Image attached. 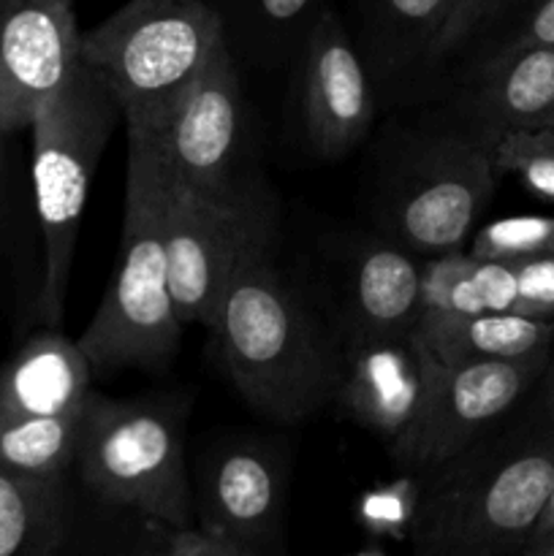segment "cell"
<instances>
[{"label":"cell","mask_w":554,"mask_h":556,"mask_svg":"<svg viewBox=\"0 0 554 556\" xmlns=\"http://www.w3.org/2000/svg\"><path fill=\"white\" fill-rule=\"evenodd\" d=\"M210 331L231 383L272 421L297 424L340 394L345 369L335 345L272 258L237 271Z\"/></svg>","instance_id":"obj_1"},{"label":"cell","mask_w":554,"mask_h":556,"mask_svg":"<svg viewBox=\"0 0 554 556\" xmlns=\"http://www.w3.org/2000/svg\"><path fill=\"white\" fill-rule=\"evenodd\" d=\"M427 472L411 556L519 554L554 489V432L511 445L481 438Z\"/></svg>","instance_id":"obj_2"},{"label":"cell","mask_w":554,"mask_h":556,"mask_svg":"<svg viewBox=\"0 0 554 556\" xmlns=\"http://www.w3.org/2000/svg\"><path fill=\"white\" fill-rule=\"evenodd\" d=\"M182 329L168 282L166 179L147 134L128 130L117 269L76 342L92 375H114L166 364L177 353Z\"/></svg>","instance_id":"obj_3"},{"label":"cell","mask_w":554,"mask_h":556,"mask_svg":"<svg viewBox=\"0 0 554 556\" xmlns=\"http://www.w3.org/2000/svg\"><path fill=\"white\" fill-rule=\"evenodd\" d=\"M123 119L117 96L85 58L30 125V190L41 233L38 320L58 329L92 174Z\"/></svg>","instance_id":"obj_4"},{"label":"cell","mask_w":554,"mask_h":556,"mask_svg":"<svg viewBox=\"0 0 554 556\" xmlns=\"http://www.w3.org/2000/svg\"><path fill=\"white\" fill-rule=\"evenodd\" d=\"M221 20L206 0H128L81 33V58L106 79L125 130L155 134L217 49Z\"/></svg>","instance_id":"obj_5"},{"label":"cell","mask_w":554,"mask_h":556,"mask_svg":"<svg viewBox=\"0 0 554 556\" xmlns=\"http://www.w3.org/2000/svg\"><path fill=\"white\" fill-rule=\"evenodd\" d=\"M74 467L103 503L136 510L166 530L193 521L182 434L166 407L92 391Z\"/></svg>","instance_id":"obj_6"},{"label":"cell","mask_w":554,"mask_h":556,"mask_svg":"<svg viewBox=\"0 0 554 556\" xmlns=\"http://www.w3.org/2000/svg\"><path fill=\"white\" fill-rule=\"evenodd\" d=\"M163 168V166H161ZM166 179V253L174 307L182 326H210L212 313L239 269L269 258L275 204L269 190L210 199Z\"/></svg>","instance_id":"obj_7"},{"label":"cell","mask_w":554,"mask_h":556,"mask_svg":"<svg viewBox=\"0 0 554 556\" xmlns=\"http://www.w3.org/2000/svg\"><path fill=\"white\" fill-rule=\"evenodd\" d=\"M546 364L549 351L525 358H435L416 418L391 443L394 459L402 467L427 472L459 456L521 400L546 372Z\"/></svg>","instance_id":"obj_8"},{"label":"cell","mask_w":554,"mask_h":556,"mask_svg":"<svg viewBox=\"0 0 554 556\" xmlns=\"http://www.w3.org/2000/svg\"><path fill=\"white\" fill-rule=\"evenodd\" d=\"M244 130L239 68L226 43L147 139L174 185L226 199L259 182L244 168Z\"/></svg>","instance_id":"obj_9"},{"label":"cell","mask_w":554,"mask_h":556,"mask_svg":"<svg viewBox=\"0 0 554 556\" xmlns=\"http://www.w3.org/2000/svg\"><path fill=\"white\" fill-rule=\"evenodd\" d=\"M492 150L478 136L435 141L413 161L391 204L396 242L416 255L459 253L494 193Z\"/></svg>","instance_id":"obj_10"},{"label":"cell","mask_w":554,"mask_h":556,"mask_svg":"<svg viewBox=\"0 0 554 556\" xmlns=\"http://www.w3.org/2000/svg\"><path fill=\"white\" fill-rule=\"evenodd\" d=\"M81 60L74 0H11L0 20V123L27 130Z\"/></svg>","instance_id":"obj_11"},{"label":"cell","mask_w":554,"mask_h":556,"mask_svg":"<svg viewBox=\"0 0 554 556\" xmlns=\"http://www.w3.org/2000/svg\"><path fill=\"white\" fill-rule=\"evenodd\" d=\"M304 128L326 157L351 152L375 114L373 76L335 11H324L304 43Z\"/></svg>","instance_id":"obj_12"},{"label":"cell","mask_w":554,"mask_h":556,"mask_svg":"<svg viewBox=\"0 0 554 556\" xmlns=\"http://www.w3.org/2000/svg\"><path fill=\"white\" fill-rule=\"evenodd\" d=\"M435 358L416 340L353 342V358L342 375L340 396L348 410L394 443L413 424L429 389Z\"/></svg>","instance_id":"obj_13"},{"label":"cell","mask_w":554,"mask_h":556,"mask_svg":"<svg viewBox=\"0 0 554 556\" xmlns=\"http://www.w3.org/2000/svg\"><path fill=\"white\" fill-rule=\"evenodd\" d=\"M483 9L487 0H369L364 63L378 76L427 68L465 38Z\"/></svg>","instance_id":"obj_14"},{"label":"cell","mask_w":554,"mask_h":556,"mask_svg":"<svg viewBox=\"0 0 554 556\" xmlns=\"http://www.w3.org/2000/svg\"><path fill=\"white\" fill-rule=\"evenodd\" d=\"M92 396V369L79 342L58 329L33 334L0 367L5 416H81Z\"/></svg>","instance_id":"obj_15"},{"label":"cell","mask_w":554,"mask_h":556,"mask_svg":"<svg viewBox=\"0 0 554 556\" xmlns=\"http://www.w3.org/2000/svg\"><path fill=\"white\" fill-rule=\"evenodd\" d=\"M204 530L255 548L272 535L280 514V472L259 448L223 451L210 462L201 481Z\"/></svg>","instance_id":"obj_16"},{"label":"cell","mask_w":554,"mask_h":556,"mask_svg":"<svg viewBox=\"0 0 554 556\" xmlns=\"http://www.w3.org/2000/svg\"><path fill=\"white\" fill-rule=\"evenodd\" d=\"M424 315V266L400 242L358 250L351 271V326L356 342L405 340Z\"/></svg>","instance_id":"obj_17"},{"label":"cell","mask_w":554,"mask_h":556,"mask_svg":"<svg viewBox=\"0 0 554 556\" xmlns=\"http://www.w3.org/2000/svg\"><path fill=\"white\" fill-rule=\"evenodd\" d=\"M478 139L492 144L516 130L554 125V47H503L476 92Z\"/></svg>","instance_id":"obj_18"},{"label":"cell","mask_w":554,"mask_h":556,"mask_svg":"<svg viewBox=\"0 0 554 556\" xmlns=\"http://www.w3.org/2000/svg\"><path fill=\"white\" fill-rule=\"evenodd\" d=\"M416 340L438 362L467 358H525L546 353L554 342L549 318L525 313H451L424 309Z\"/></svg>","instance_id":"obj_19"},{"label":"cell","mask_w":554,"mask_h":556,"mask_svg":"<svg viewBox=\"0 0 554 556\" xmlns=\"http://www.w3.org/2000/svg\"><path fill=\"white\" fill-rule=\"evenodd\" d=\"M221 20L234 60L280 65L304 52L324 0H206Z\"/></svg>","instance_id":"obj_20"},{"label":"cell","mask_w":554,"mask_h":556,"mask_svg":"<svg viewBox=\"0 0 554 556\" xmlns=\"http://www.w3.org/2000/svg\"><path fill=\"white\" fill-rule=\"evenodd\" d=\"M65 483L0 470V556H58L65 538Z\"/></svg>","instance_id":"obj_21"},{"label":"cell","mask_w":554,"mask_h":556,"mask_svg":"<svg viewBox=\"0 0 554 556\" xmlns=\"http://www.w3.org/2000/svg\"><path fill=\"white\" fill-rule=\"evenodd\" d=\"M90 405V402H87ZM81 416H5L0 413V470L58 481L76 465Z\"/></svg>","instance_id":"obj_22"},{"label":"cell","mask_w":554,"mask_h":556,"mask_svg":"<svg viewBox=\"0 0 554 556\" xmlns=\"http://www.w3.org/2000/svg\"><path fill=\"white\" fill-rule=\"evenodd\" d=\"M470 258L492 264H525L554 258V215H516L478 228Z\"/></svg>","instance_id":"obj_23"},{"label":"cell","mask_w":554,"mask_h":556,"mask_svg":"<svg viewBox=\"0 0 554 556\" xmlns=\"http://www.w3.org/2000/svg\"><path fill=\"white\" fill-rule=\"evenodd\" d=\"M498 172L519 177L530 193L554 201V125L536 130H516L492 144Z\"/></svg>","instance_id":"obj_24"},{"label":"cell","mask_w":554,"mask_h":556,"mask_svg":"<svg viewBox=\"0 0 554 556\" xmlns=\"http://www.w3.org/2000/svg\"><path fill=\"white\" fill-rule=\"evenodd\" d=\"M519 313L549 318L554 313V258L514 264Z\"/></svg>","instance_id":"obj_25"},{"label":"cell","mask_w":554,"mask_h":556,"mask_svg":"<svg viewBox=\"0 0 554 556\" xmlns=\"http://www.w3.org/2000/svg\"><path fill=\"white\" fill-rule=\"evenodd\" d=\"M163 554L166 556H255V552L244 543L231 538L215 535L206 530H166L163 527Z\"/></svg>","instance_id":"obj_26"},{"label":"cell","mask_w":554,"mask_h":556,"mask_svg":"<svg viewBox=\"0 0 554 556\" xmlns=\"http://www.w3.org/2000/svg\"><path fill=\"white\" fill-rule=\"evenodd\" d=\"M9 130L0 123V261L14 258L11 248H16V239H20V185H16L14 166H11L9 155Z\"/></svg>","instance_id":"obj_27"},{"label":"cell","mask_w":554,"mask_h":556,"mask_svg":"<svg viewBox=\"0 0 554 556\" xmlns=\"http://www.w3.org/2000/svg\"><path fill=\"white\" fill-rule=\"evenodd\" d=\"M505 47H554V0H538Z\"/></svg>","instance_id":"obj_28"},{"label":"cell","mask_w":554,"mask_h":556,"mask_svg":"<svg viewBox=\"0 0 554 556\" xmlns=\"http://www.w3.org/2000/svg\"><path fill=\"white\" fill-rule=\"evenodd\" d=\"M413 510L416 505H407L400 500V494L389 492L386 497H375L369 500L367 508H364V519H367L369 527L383 532H394L402 530L407 525V532H411V521H413Z\"/></svg>","instance_id":"obj_29"},{"label":"cell","mask_w":554,"mask_h":556,"mask_svg":"<svg viewBox=\"0 0 554 556\" xmlns=\"http://www.w3.org/2000/svg\"><path fill=\"white\" fill-rule=\"evenodd\" d=\"M519 556H554V532L536 538V541H527Z\"/></svg>","instance_id":"obj_30"},{"label":"cell","mask_w":554,"mask_h":556,"mask_svg":"<svg viewBox=\"0 0 554 556\" xmlns=\"http://www.w3.org/2000/svg\"><path fill=\"white\" fill-rule=\"evenodd\" d=\"M549 532H554V489H552V494H549L546 508H543V514H541V519H538L536 530H532L530 541H536V538L549 535Z\"/></svg>","instance_id":"obj_31"},{"label":"cell","mask_w":554,"mask_h":556,"mask_svg":"<svg viewBox=\"0 0 554 556\" xmlns=\"http://www.w3.org/2000/svg\"><path fill=\"white\" fill-rule=\"evenodd\" d=\"M549 369V383H546V396H549V407L554 410V362L546 364Z\"/></svg>","instance_id":"obj_32"},{"label":"cell","mask_w":554,"mask_h":556,"mask_svg":"<svg viewBox=\"0 0 554 556\" xmlns=\"http://www.w3.org/2000/svg\"><path fill=\"white\" fill-rule=\"evenodd\" d=\"M11 5V0H0V20H3V14H5V9H9Z\"/></svg>","instance_id":"obj_33"},{"label":"cell","mask_w":554,"mask_h":556,"mask_svg":"<svg viewBox=\"0 0 554 556\" xmlns=\"http://www.w3.org/2000/svg\"><path fill=\"white\" fill-rule=\"evenodd\" d=\"M362 556H380V554H362Z\"/></svg>","instance_id":"obj_34"},{"label":"cell","mask_w":554,"mask_h":556,"mask_svg":"<svg viewBox=\"0 0 554 556\" xmlns=\"http://www.w3.org/2000/svg\"><path fill=\"white\" fill-rule=\"evenodd\" d=\"M158 556H166V554H163V548H161V552H158Z\"/></svg>","instance_id":"obj_35"},{"label":"cell","mask_w":554,"mask_h":556,"mask_svg":"<svg viewBox=\"0 0 554 556\" xmlns=\"http://www.w3.org/2000/svg\"><path fill=\"white\" fill-rule=\"evenodd\" d=\"M152 556H158V552H155V554H152Z\"/></svg>","instance_id":"obj_36"}]
</instances>
